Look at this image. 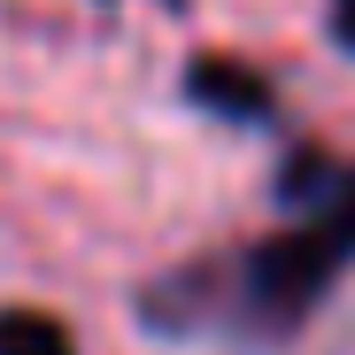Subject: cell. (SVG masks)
Masks as SVG:
<instances>
[{"instance_id":"2","label":"cell","mask_w":355,"mask_h":355,"mask_svg":"<svg viewBox=\"0 0 355 355\" xmlns=\"http://www.w3.org/2000/svg\"><path fill=\"white\" fill-rule=\"evenodd\" d=\"M186 93H193L201 108L232 116V124H263V116H270V85H263L248 62H216V54H201L193 78H186Z\"/></svg>"},{"instance_id":"1","label":"cell","mask_w":355,"mask_h":355,"mask_svg":"<svg viewBox=\"0 0 355 355\" xmlns=\"http://www.w3.org/2000/svg\"><path fill=\"white\" fill-rule=\"evenodd\" d=\"M278 193L293 201V224H278L270 240H255L232 278L193 270L201 293H216V324H248L263 340L302 332V317L347 278L355 263V162H324V155H286Z\"/></svg>"},{"instance_id":"4","label":"cell","mask_w":355,"mask_h":355,"mask_svg":"<svg viewBox=\"0 0 355 355\" xmlns=\"http://www.w3.org/2000/svg\"><path fill=\"white\" fill-rule=\"evenodd\" d=\"M332 39L355 54V0H332Z\"/></svg>"},{"instance_id":"3","label":"cell","mask_w":355,"mask_h":355,"mask_svg":"<svg viewBox=\"0 0 355 355\" xmlns=\"http://www.w3.org/2000/svg\"><path fill=\"white\" fill-rule=\"evenodd\" d=\"M0 355H78V340L46 309H0Z\"/></svg>"}]
</instances>
